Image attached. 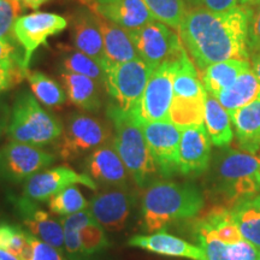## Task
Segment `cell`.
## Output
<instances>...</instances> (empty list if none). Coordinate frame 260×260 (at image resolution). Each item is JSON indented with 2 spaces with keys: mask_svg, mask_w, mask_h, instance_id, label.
I'll use <instances>...</instances> for the list:
<instances>
[{
  "mask_svg": "<svg viewBox=\"0 0 260 260\" xmlns=\"http://www.w3.org/2000/svg\"><path fill=\"white\" fill-rule=\"evenodd\" d=\"M253 15L254 11L243 5L228 11L190 10L178 29L182 44L203 71L219 61L246 60Z\"/></svg>",
  "mask_w": 260,
  "mask_h": 260,
  "instance_id": "1",
  "label": "cell"
},
{
  "mask_svg": "<svg viewBox=\"0 0 260 260\" xmlns=\"http://www.w3.org/2000/svg\"><path fill=\"white\" fill-rule=\"evenodd\" d=\"M204 205V194L195 184L153 182L142 195V225L146 232H161L172 222L197 217Z\"/></svg>",
  "mask_w": 260,
  "mask_h": 260,
  "instance_id": "2",
  "label": "cell"
},
{
  "mask_svg": "<svg viewBox=\"0 0 260 260\" xmlns=\"http://www.w3.org/2000/svg\"><path fill=\"white\" fill-rule=\"evenodd\" d=\"M260 159L248 152L226 149L217 153L210 175L211 189L226 207L260 194Z\"/></svg>",
  "mask_w": 260,
  "mask_h": 260,
  "instance_id": "3",
  "label": "cell"
},
{
  "mask_svg": "<svg viewBox=\"0 0 260 260\" xmlns=\"http://www.w3.org/2000/svg\"><path fill=\"white\" fill-rule=\"evenodd\" d=\"M107 115L115 129L112 142L134 183L140 188L151 186L158 169L149 152L141 125L133 115L123 113L115 107L109 106Z\"/></svg>",
  "mask_w": 260,
  "mask_h": 260,
  "instance_id": "4",
  "label": "cell"
},
{
  "mask_svg": "<svg viewBox=\"0 0 260 260\" xmlns=\"http://www.w3.org/2000/svg\"><path fill=\"white\" fill-rule=\"evenodd\" d=\"M61 133L59 121L38 103L34 94H18L9 125V136L12 141L42 147L59 140Z\"/></svg>",
  "mask_w": 260,
  "mask_h": 260,
  "instance_id": "5",
  "label": "cell"
},
{
  "mask_svg": "<svg viewBox=\"0 0 260 260\" xmlns=\"http://www.w3.org/2000/svg\"><path fill=\"white\" fill-rule=\"evenodd\" d=\"M153 70L140 58L117 64L106 70L105 88L112 100L110 106L123 113L133 115L144 95Z\"/></svg>",
  "mask_w": 260,
  "mask_h": 260,
  "instance_id": "6",
  "label": "cell"
},
{
  "mask_svg": "<svg viewBox=\"0 0 260 260\" xmlns=\"http://www.w3.org/2000/svg\"><path fill=\"white\" fill-rule=\"evenodd\" d=\"M178 59L165 61L152 73L144 95L133 113V117L140 125L145 123L169 121Z\"/></svg>",
  "mask_w": 260,
  "mask_h": 260,
  "instance_id": "7",
  "label": "cell"
},
{
  "mask_svg": "<svg viewBox=\"0 0 260 260\" xmlns=\"http://www.w3.org/2000/svg\"><path fill=\"white\" fill-rule=\"evenodd\" d=\"M111 140V130L95 117L75 113L68 119L58 142V152L64 160H74L93 152Z\"/></svg>",
  "mask_w": 260,
  "mask_h": 260,
  "instance_id": "8",
  "label": "cell"
},
{
  "mask_svg": "<svg viewBox=\"0 0 260 260\" xmlns=\"http://www.w3.org/2000/svg\"><path fill=\"white\" fill-rule=\"evenodd\" d=\"M129 32L140 59L153 69L165 61L177 60L186 51L176 32L155 19Z\"/></svg>",
  "mask_w": 260,
  "mask_h": 260,
  "instance_id": "9",
  "label": "cell"
},
{
  "mask_svg": "<svg viewBox=\"0 0 260 260\" xmlns=\"http://www.w3.org/2000/svg\"><path fill=\"white\" fill-rule=\"evenodd\" d=\"M68 27V19L52 12H34L21 16L14 25V37L23 50L22 68L25 75L29 71L32 54L48 39L59 34Z\"/></svg>",
  "mask_w": 260,
  "mask_h": 260,
  "instance_id": "10",
  "label": "cell"
},
{
  "mask_svg": "<svg viewBox=\"0 0 260 260\" xmlns=\"http://www.w3.org/2000/svg\"><path fill=\"white\" fill-rule=\"evenodd\" d=\"M53 154L38 146L11 141L0 149V178L19 183L50 167Z\"/></svg>",
  "mask_w": 260,
  "mask_h": 260,
  "instance_id": "11",
  "label": "cell"
},
{
  "mask_svg": "<svg viewBox=\"0 0 260 260\" xmlns=\"http://www.w3.org/2000/svg\"><path fill=\"white\" fill-rule=\"evenodd\" d=\"M152 158L162 177H171L178 170V148L182 130L170 121L141 124Z\"/></svg>",
  "mask_w": 260,
  "mask_h": 260,
  "instance_id": "12",
  "label": "cell"
},
{
  "mask_svg": "<svg viewBox=\"0 0 260 260\" xmlns=\"http://www.w3.org/2000/svg\"><path fill=\"white\" fill-rule=\"evenodd\" d=\"M75 184L98 189V184L87 174H80L69 167H56L38 172L24 181L23 197L40 203Z\"/></svg>",
  "mask_w": 260,
  "mask_h": 260,
  "instance_id": "13",
  "label": "cell"
},
{
  "mask_svg": "<svg viewBox=\"0 0 260 260\" xmlns=\"http://www.w3.org/2000/svg\"><path fill=\"white\" fill-rule=\"evenodd\" d=\"M135 203L136 198L132 190L113 188L94 195L89 211L104 229L117 233L128 224Z\"/></svg>",
  "mask_w": 260,
  "mask_h": 260,
  "instance_id": "14",
  "label": "cell"
},
{
  "mask_svg": "<svg viewBox=\"0 0 260 260\" xmlns=\"http://www.w3.org/2000/svg\"><path fill=\"white\" fill-rule=\"evenodd\" d=\"M84 168L86 174L96 184L129 189V181L132 176L117 153L113 142H107L90 152L84 162Z\"/></svg>",
  "mask_w": 260,
  "mask_h": 260,
  "instance_id": "15",
  "label": "cell"
},
{
  "mask_svg": "<svg viewBox=\"0 0 260 260\" xmlns=\"http://www.w3.org/2000/svg\"><path fill=\"white\" fill-rule=\"evenodd\" d=\"M178 170L184 176H199L210 167L211 140L204 124L181 129Z\"/></svg>",
  "mask_w": 260,
  "mask_h": 260,
  "instance_id": "16",
  "label": "cell"
},
{
  "mask_svg": "<svg viewBox=\"0 0 260 260\" xmlns=\"http://www.w3.org/2000/svg\"><path fill=\"white\" fill-rule=\"evenodd\" d=\"M15 203L16 210L28 232L64 254V232L60 220L52 218L50 213L25 197L18 198Z\"/></svg>",
  "mask_w": 260,
  "mask_h": 260,
  "instance_id": "17",
  "label": "cell"
},
{
  "mask_svg": "<svg viewBox=\"0 0 260 260\" xmlns=\"http://www.w3.org/2000/svg\"><path fill=\"white\" fill-rule=\"evenodd\" d=\"M94 15L128 30H135L154 21L142 0H86Z\"/></svg>",
  "mask_w": 260,
  "mask_h": 260,
  "instance_id": "18",
  "label": "cell"
},
{
  "mask_svg": "<svg viewBox=\"0 0 260 260\" xmlns=\"http://www.w3.org/2000/svg\"><path fill=\"white\" fill-rule=\"evenodd\" d=\"M95 16L104 40V51H105V67L104 68H105V71L117 64L140 58L128 29L113 23L109 19L100 17V16Z\"/></svg>",
  "mask_w": 260,
  "mask_h": 260,
  "instance_id": "19",
  "label": "cell"
},
{
  "mask_svg": "<svg viewBox=\"0 0 260 260\" xmlns=\"http://www.w3.org/2000/svg\"><path fill=\"white\" fill-rule=\"evenodd\" d=\"M128 245L161 255L181 256L191 260H206V255L200 246L191 245L183 239L165 233L164 230L151 235H135L130 237Z\"/></svg>",
  "mask_w": 260,
  "mask_h": 260,
  "instance_id": "20",
  "label": "cell"
},
{
  "mask_svg": "<svg viewBox=\"0 0 260 260\" xmlns=\"http://www.w3.org/2000/svg\"><path fill=\"white\" fill-rule=\"evenodd\" d=\"M195 235L198 237H214L224 243H235L241 241L232 210L226 206H213L206 213L195 220Z\"/></svg>",
  "mask_w": 260,
  "mask_h": 260,
  "instance_id": "21",
  "label": "cell"
},
{
  "mask_svg": "<svg viewBox=\"0 0 260 260\" xmlns=\"http://www.w3.org/2000/svg\"><path fill=\"white\" fill-rule=\"evenodd\" d=\"M73 41L77 51L82 52L105 67L104 40L96 16L89 12H81L73 21ZM105 69V68H104Z\"/></svg>",
  "mask_w": 260,
  "mask_h": 260,
  "instance_id": "22",
  "label": "cell"
},
{
  "mask_svg": "<svg viewBox=\"0 0 260 260\" xmlns=\"http://www.w3.org/2000/svg\"><path fill=\"white\" fill-rule=\"evenodd\" d=\"M239 146L254 154L260 148V98L230 113Z\"/></svg>",
  "mask_w": 260,
  "mask_h": 260,
  "instance_id": "23",
  "label": "cell"
},
{
  "mask_svg": "<svg viewBox=\"0 0 260 260\" xmlns=\"http://www.w3.org/2000/svg\"><path fill=\"white\" fill-rule=\"evenodd\" d=\"M60 80L67 90L69 100L83 111L96 112L102 107L100 99V86L96 81L83 75L63 71Z\"/></svg>",
  "mask_w": 260,
  "mask_h": 260,
  "instance_id": "24",
  "label": "cell"
},
{
  "mask_svg": "<svg viewBox=\"0 0 260 260\" xmlns=\"http://www.w3.org/2000/svg\"><path fill=\"white\" fill-rule=\"evenodd\" d=\"M251 69L245 59H229L211 64L203 73V83L206 92L216 98L233 86L240 75Z\"/></svg>",
  "mask_w": 260,
  "mask_h": 260,
  "instance_id": "25",
  "label": "cell"
},
{
  "mask_svg": "<svg viewBox=\"0 0 260 260\" xmlns=\"http://www.w3.org/2000/svg\"><path fill=\"white\" fill-rule=\"evenodd\" d=\"M204 124L211 142L216 147H226L232 144L234 138L232 117L217 98L209 93L205 102Z\"/></svg>",
  "mask_w": 260,
  "mask_h": 260,
  "instance_id": "26",
  "label": "cell"
},
{
  "mask_svg": "<svg viewBox=\"0 0 260 260\" xmlns=\"http://www.w3.org/2000/svg\"><path fill=\"white\" fill-rule=\"evenodd\" d=\"M216 98L229 115L235 110L255 102L260 98V81L254 70H246L230 88L223 90Z\"/></svg>",
  "mask_w": 260,
  "mask_h": 260,
  "instance_id": "27",
  "label": "cell"
},
{
  "mask_svg": "<svg viewBox=\"0 0 260 260\" xmlns=\"http://www.w3.org/2000/svg\"><path fill=\"white\" fill-rule=\"evenodd\" d=\"M242 239L260 249V194L230 207Z\"/></svg>",
  "mask_w": 260,
  "mask_h": 260,
  "instance_id": "28",
  "label": "cell"
},
{
  "mask_svg": "<svg viewBox=\"0 0 260 260\" xmlns=\"http://www.w3.org/2000/svg\"><path fill=\"white\" fill-rule=\"evenodd\" d=\"M206 98L174 96L169 112V121L180 129L204 124Z\"/></svg>",
  "mask_w": 260,
  "mask_h": 260,
  "instance_id": "29",
  "label": "cell"
},
{
  "mask_svg": "<svg viewBox=\"0 0 260 260\" xmlns=\"http://www.w3.org/2000/svg\"><path fill=\"white\" fill-rule=\"evenodd\" d=\"M27 79L32 94L42 105L58 107L67 100V92H64L60 84L47 75L32 71L27 74Z\"/></svg>",
  "mask_w": 260,
  "mask_h": 260,
  "instance_id": "30",
  "label": "cell"
},
{
  "mask_svg": "<svg viewBox=\"0 0 260 260\" xmlns=\"http://www.w3.org/2000/svg\"><path fill=\"white\" fill-rule=\"evenodd\" d=\"M30 233L15 224L0 223V248L15 255L19 260H29L31 246Z\"/></svg>",
  "mask_w": 260,
  "mask_h": 260,
  "instance_id": "31",
  "label": "cell"
},
{
  "mask_svg": "<svg viewBox=\"0 0 260 260\" xmlns=\"http://www.w3.org/2000/svg\"><path fill=\"white\" fill-rule=\"evenodd\" d=\"M90 211H81L79 213L71 214L68 217H61L60 222L64 232L65 253L70 260H87L83 255L82 245H81L80 232L81 228L89 218Z\"/></svg>",
  "mask_w": 260,
  "mask_h": 260,
  "instance_id": "32",
  "label": "cell"
},
{
  "mask_svg": "<svg viewBox=\"0 0 260 260\" xmlns=\"http://www.w3.org/2000/svg\"><path fill=\"white\" fill-rule=\"evenodd\" d=\"M155 21L178 30L187 14L184 0H142Z\"/></svg>",
  "mask_w": 260,
  "mask_h": 260,
  "instance_id": "33",
  "label": "cell"
},
{
  "mask_svg": "<svg viewBox=\"0 0 260 260\" xmlns=\"http://www.w3.org/2000/svg\"><path fill=\"white\" fill-rule=\"evenodd\" d=\"M63 69L68 73L79 74L89 77V79L96 81L102 87H105L106 71L104 67L99 61L82 53V52L75 51L65 56L63 59Z\"/></svg>",
  "mask_w": 260,
  "mask_h": 260,
  "instance_id": "34",
  "label": "cell"
},
{
  "mask_svg": "<svg viewBox=\"0 0 260 260\" xmlns=\"http://www.w3.org/2000/svg\"><path fill=\"white\" fill-rule=\"evenodd\" d=\"M88 206L86 198L83 197L77 187L70 186L65 188L48 199V209L52 214L60 217H68L71 214L84 211Z\"/></svg>",
  "mask_w": 260,
  "mask_h": 260,
  "instance_id": "35",
  "label": "cell"
},
{
  "mask_svg": "<svg viewBox=\"0 0 260 260\" xmlns=\"http://www.w3.org/2000/svg\"><path fill=\"white\" fill-rule=\"evenodd\" d=\"M80 239L81 245H82L83 255L86 259L104 251L110 246L105 229L96 222L92 214L81 228Z\"/></svg>",
  "mask_w": 260,
  "mask_h": 260,
  "instance_id": "36",
  "label": "cell"
},
{
  "mask_svg": "<svg viewBox=\"0 0 260 260\" xmlns=\"http://www.w3.org/2000/svg\"><path fill=\"white\" fill-rule=\"evenodd\" d=\"M23 9L18 0H0V38L16 41L14 25L21 17Z\"/></svg>",
  "mask_w": 260,
  "mask_h": 260,
  "instance_id": "37",
  "label": "cell"
},
{
  "mask_svg": "<svg viewBox=\"0 0 260 260\" xmlns=\"http://www.w3.org/2000/svg\"><path fill=\"white\" fill-rule=\"evenodd\" d=\"M259 255L260 249L246 240L226 245L225 260H258Z\"/></svg>",
  "mask_w": 260,
  "mask_h": 260,
  "instance_id": "38",
  "label": "cell"
},
{
  "mask_svg": "<svg viewBox=\"0 0 260 260\" xmlns=\"http://www.w3.org/2000/svg\"><path fill=\"white\" fill-rule=\"evenodd\" d=\"M27 76L19 63L0 64V93L21 82Z\"/></svg>",
  "mask_w": 260,
  "mask_h": 260,
  "instance_id": "39",
  "label": "cell"
},
{
  "mask_svg": "<svg viewBox=\"0 0 260 260\" xmlns=\"http://www.w3.org/2000/svg\"><path fill=\"white\" fill-rule=\"evenodd\" d=\"M31 246V254L29 260H67L63 253L54 248L53 246L41 241L34 235L29 236Z\"/></svg>",
  "mask_w": 260,
  "mask_h": 260,
  "instance_id": "40",
  "label": "cell"
},
{
  "mask_svg": "<svg viewBox=\"0 0 260 260\" xmlns=\"http://www.w3.org/2000/svg\"><path fill=\"white\" fill-rule=\"evenodd\" d=\"M15 42L16 41L9 40V39L0 38V64L19 63L22 65V57L18 56Z\"/></svg>",
  "mask_w": 260,
  "mask_h": 260,
  "instance_id": "41",
  "label": "cell"
},
{
  "mask_svg": "<svg viewBox=\"0 0 260 260\" xmlns=\"http://www.w3.org/2000/svg\"><path fill=\"white\" fill-rule=\"evenodd\" d=\"M248 47L253 51H260V4L258 11L253 15L251 22Z\"/></svg>",
  "mask_w": 260,
  "mask_h": 260,
  "instance_id": "42",
  "label": "cell"
},
{
  "mask_svg": "<svg viewBox=\"0 0 260 260\" xmlns=\"http://www.w3.org/2000/svg\"><path fill=\"white\" fill-rule=\"evenodd\" d=\"M204 9L211 11H228L239 5V0H199Z\"/></svg>",
  "mask_w": 260,
  "mask_h": 260,
  "instance_id": "43",
  "label": "cell"
},
{
  "mask_svg": "<svg viewBox=\"0 0 260 260\" xmlns=\"http://www.w3.org/2000/svg\"><path fill=\"white\" fill-rule=\"evenodd\" d=\"M10 118H11V111L5 103L0 100V139L9 133Z\"/></svg>",
  "mask_w": 260,
  "mask_h": 260,
  "instance_id": "44",
  "label": "cell"
},
{
  "mask_svg": "<svg viewBox=\"0 0 260 260\" xmlns=\"http://www.w3.org/2000/svg\"><path fill=\"white\" fill-rule=\"evenodd\" d=\"M18 2L23 5V8L37 10L40 8L41 5L46 4L47 2H50V0H18Z\"/></svg>",
  "mask_w": 260,
  "mask_h": 260,
  "instance_id": "45",
  "label": "cell"
},
{
  "mask_svg": "<svg viewBox=\"0 0 260 260\" xmlns=\"http://www.w3.org/2000/svg\"><path fill=\"white\" fill-rule=\"evenodd\" d=\"M253 70H254L255 75L260 81V51H258V54H256L254 60H253Z\"/></svg>",
  "mask_w": 260,
  "mask_h": 260,
  "instance_id": "46",
  "label": "cell"
},
{
  "mask_svg": "<svg viewBox=\"0 0 260 260\" xmlns=\"http://www.w3.org/2000/svg\"><path fill=\"white\" fill-rule=\"evenodd\" d=\"M0 260H19V259L16 258L15 255L10 254L9 252L4 251V249L0 248Z\"/></svg>",
  "mask_w": 260,
  "mask_h": 260,
  "instance_id": "47",
  "label": "cell"
},
{
  "mask_svg": "<svg viewBox=\"0 0 260 260\" xmlns=\"http://www.w3.org/2000/svg\"><path fill=\"white\" fill-rule=\"evenodd\" d=\"M258 174H259V177H260V167H259V171H258Z\"/></svg>",
  "mask_w": 260,
  "mask_h": 260,
  "instance_id": "48",
  "label": "cell"
},
{
  "mask_svg": "<svg viewBox=\"0 0 260 260\" xmlns=\"http://www.w3.org/2000/svg\"><path fill=\"white\" fill-rule=\"evenodd\" d=\"M258 260H260V255H259V258H258Z\"/></svg>",
  "mask_w": 260,
  "mask_h": 260,
  "instance_id": "49",
  "label": "cell"
}]
</instances>
